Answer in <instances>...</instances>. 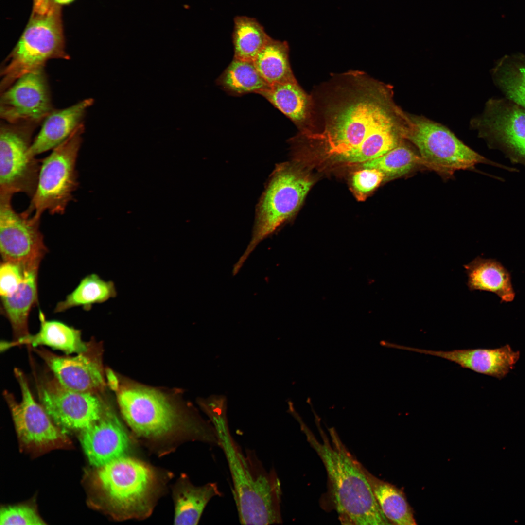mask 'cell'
<instances>
[{"label": "cell", "mask_w": 525, "mask_h": 525, "mask_svg": "<svg viewBox=\"0 0 525 525\" xmlns=\"http://www.w3.org/2000/svg\"><path fill=\"white\" fill-rule=\"evenodd\" d=\"M326 105L321 132L302 133L318 140L327 154L346 162L364 163L404 140L409 114L395 103L391 86L362 73H348Z\"/></svg>", "instance_id": "obj_1"}, {"label": "cell", "mask_w": 525, "mask_h": 525, "mask_svg": "<svg viewBox=\"0 0 525 525\" xmlns=\"http://www.w3.org/2000/svg\"><path fill=\"white\" fill-rule=\"evenodd\" d=\"M315 421L322 441H318L302 421L297 420L312 447L322 460L330 484L332 499L342 524L362 525L391 523L382 512L366 476L364 467L351 455L333 428L329 429L332 443Z\"/></svg>", "instance_id": "obj_2"}, {"label": "cell", "mask_w": 525, "mask_h": 525, "mask_svg": "<svg viewBox=\"0 0 525 525\" xmlns=\"http://www.w3.org/2000/svg\"><path fill=\"white\" fill-rule=\"evenodd\" d=\"M215 429L229 468L241 524L281 523V484L275 472L266 470L253 454H244L231 437L227 422Z\"/></svg>", "instance_id": "obj_3"}, {"label": "cell", "mask_w": 525, "mask_h": 525, "mask_svg": "<svg viewBox=\"0 0 525 525\" xmlns=\"http://www.w3.org/2000/svg\"><path fill=\"white\" fill-rule=\"evenodd\" d=\"M312 183L306 176L288 163L276 166L257 204L251 240L234 264V274L238 273L260 243L276 233L295 214Z\"/></svg>", "instance_id": "obj_4"}, {"label": "cell", "mask_w": 525, "mask_h": 525, "mask_svg": "<svg viewBox=\"0 0 525 525\" xmlns=\"http://www.w3.org/2000/svg\"><path fill=\"white\" fill-rule=\"evenodd\" d=\"M52 59L68 60L60 6L44 14H32L18 41L0 69V92L21 76L44 69Z\"/></svg>", "instance_id": "obj_5"}, {"label": "cell", "mask_w": 525, "mask_h": 525, "mask_svg": "<svg viewBox=\"0 0 525 525\" xmlns=\"http://www.w3.org/2000/svg\"><path fill=\"white\" fill-rule=\"evenodd\" d=\"M84 130L82 123L41 160L36 188L28 208L23 211L25 214L40 219L46 211L51 215L65 213L78 186L76 166Z\"/></svg>", "instance_id": "obj_6"}, {"label": "cell", "mask_w": 525, "mask_h": 525, "mask_svg": "<svg viewBox=\"0 0 525 525\" xmlns=\"http://www.w3.org/2000/svg\"><path fill=\"white\" fill-rule=\"evenodd\" d=\"M409 116L404 140L416 147L427 168L451 175L457 170L472 169L479 163L504 168L473 151L442 124L423 116Z\"/></svg>", "instance_id": "obj_7"}, {"label": "cell", "mask_w": 525, "mask_h": 525, "mask_svg": "<svg viewBox=\"0 0 525 525\" xmlns=\"http://www.w3.org/2000/svg\"><path fill=\"white\" fill-rule=\"evenodd\" d=\"M38 126L32 123L0 125V192H21L30 198L35 191L41 160L30 153Z\"/></svg>", "instance_id": "obj_8"}, {"label": "cell", "mask_w": 525, "mask_h": 525, "mask_svg": "<svg viewBox=\"0 0 525 525\" xmlns=\"http://www.w3.org/2000/svg\"><path fill=\"white\" fill-rule=\"evenodd\" d=\"M14 195L0 192V250L3 261L17 263L25 269L39 268L47 252L39 227L40 219L17 212Z\"/></svg>", "instance_id": "obj_9"}, {"label": "cell", "mask_w": 525, "mask_h": 525, "mask_svg": "<svg viewBox=\"0 0 525 525\" xmlns=\"http://www.w3.org/2000/svg\"><path fill=\"white\" fill-rule=\"evenodd\" d=\"M116 391L123 417L140 436L160 437L175 426L176 411L170 401L159 391L136 385L119 387Z\"/></svg>", "instance_id": "obj_10"}, {"label": "cell", "mask_w": 525, "mask_h": 525, "mask_svg": "<svg viewBox=\"0 0 525 525\" xmlns=\"http://www.w3.org/2000/svg\"><path fill=\"white\" fill-rule=\"evenodd\" d=\"M99 468V482L114 508L127 514L144 510L153 481L149 468L123 456Z\"/></svg>", "instance_id": "obj_11"}, {"label": "cell", "mask_w": 525, "mask_h": 525, "mask_svg": "<svg viewBox=\"0 0 525 525\" xmlns=\"http://www.w3.org/2000/svg\"><path fill=\"white\" fill-rule=\"evenodd\" d=\"M37 390L41 405L60 428L83 430L100 418L105 406L98 394L68 389L54 378L39 383Z\"/></svg>", "instance_id": "obj_12"}, {"label": "cell", "mask_w": 525, "mask_h": 525, "mask_svg": "<svg viewBox=\"0 0 525 525\" xmlns=\"http://www.w3.org/2000/svg\"><path fill=\"white\" fill-rule=\"evenodd\" d=\"M53 109L44 69L21 76L0 92V117L9 123L39 125Z\"/></svg>", "instance_id": "obj_13"}, {"label": "cell", "mask_w": 525, "mask_h": 525, "mask_svg": "<svg viewBox=\"0 0 525 525\" xmlns=\"http://www.w3.org/2000/svg\"><path fill=\"white\" fill-rule=\"evenodd\" d=\"M14 371L21 400L17 401L7 391H4V396L20 440L28 446L38 448L66 443L65 434L34 399L25 375L19 369L16 368Z\"/></svg>", "instance_id": "obj_14"}, {"label": "cell", "mask_w": 525, "mask_h": 525, "mask_svg": "<svg viewBox=\"0 0 525 525\" xmlns=\"http://www.w3.org/2000/svg\"><path fill=\"white\" fill-rule=\"evenodd\" d=\"M472 125L513 162L525 165V109L515 104L491 101Z\"/></svg>", "instance_id": "obj_15"}, {"label": "cell", "mask_w": 525, "mask_h": 525, "mask_svg": "<svg viewBox=\"0 0 525 525\" xmlns=\"http://www.w3.org/2000/svg\"><path fill=\"white\" fill-rule=\"evenodd\" d=\"M32 348L64 387L96 394L104 389L105 383L101 350L95 342H89L87 350L74 356L58 355L43 348Z\"/></svg>", "instance_id": "obj_16"}, {"label": "cell", "mask_w": 525, "mask_h": 525, "mask_svg": "<svg viewBox=\"0 0 525 525\" xmlns=\"http://www.w3.org/2000/svg\"><path fill=\"white\" fill-rule=\"evenodd\" d=\"M80 441L90 463L98 468L123 456L129 446L122 424L105 405L100 418L82 430Z\"/></svg>", "instance_id": "obj_17"}, {"label": "cell", "mask_w": 525, "mask_h": 525, "mask_svg": "<svg viewBox=\"0 0 525 525\" xmlns=\"http://www.w3.org/2000/svg\"><path fill=\"white\" fill-rule=\"evenodd\" d=\"M395 349L430 355L455 363L462 368L494 376L504 377L516 363L519 353L507 345L500 348L434 350L395 344Z\"/></svg>", "instance_id": "obj_18"}, {"label": "cell", "mask_w": 525, "mask_h": 525, "mask_svg": "<svg viewBox=\"0 0 525 525\" xmlns=\"http://www.w3.org/2000/svg\"><path fill=\"white\" fill-rule=\"evenodd\" d=\"M93 102V99L87 98L64 109H53L44 120L39 133L34 138L30 154L36 157L64 141L83 123L86 113Z\"/></svg>", "instance_id": "obj_19"}, {"label": "cell", "mask_w": 525, "mask_h": 525, "mask_svg": "<svg viewBox=\"0 0 525 525\" xmlns=\"http://www.w3.org/2000/svg\"><path fill=\"white\" fill-rule=\"evenodd\" d=\"M39 319L40 329L36 333H29L11 341L1 342L0 350L4 351L21 346H31V348L46 346L69 355L73 353L78 354L88 349L89 342L82 340L80 331L59 321L46 320L41 312Z\"/></svg>", "instance_id": "obj_20"}, {"label": "cell", "mask_w": 525, "mask_h": 525, "mask_svg": "<svg viewBox=\"0 0 525 525\" xmlns=\"http://www.w3.org/2000/svg\"><path fill=\"white\" fill-rule=\"evenodd\" d=\"M464 267L468 277L467 286L471 291L492 292L502 302L514 300L515 294L510 274L499 262L477 257Z\"/></svg>", "instance_id": "obj_21"}, {"label": "cell", "mask_w": 525, "mask_h": 525, "mask_svg": "<svg viewBox=\"0 0 525 525\" xmlns=\"http://www.w3.org/2000/svg\"><path fill=\"white\" fill-rule=\"evenodd\" d=\"M259 94L289 118L302 132L308 130L313 114V102L298 82L276 84Z\"/></svg>", "instance_id": "obj_22"}, {"label": "cell", "mask_w": 525, "mask_h": 525, "mask_svg": "<svg viewBox=\"0 0 525 525\" xmlns=\"http://www.w3.org/2000/svg\"><path fill=\"white\" fill-rule=\"evenodd\" d=\"M38 269H26L23 281L11 294L1 298L4 313L16 338L29 334L28 320L30 312L37 299Z\"/></svg>", "instance_id": "obj_23"}, {"label": "cell", "mask_w": 525, "mask_h": 525, "mask_svg": "<svg viewBox=\"0 0 525 525\" xmlns=\"http://www.w3.org/2000/svg\"><path fill=\"white\" fill-rule=\"evenodd\" d=\"M220 495L215 483L196 486L187 479L183 480L175 492L174 524L197 525L209 501Z\"/></svg>", "instance_id": "obj_24"}, {"label": "cell", "mask_w": 525, "mask_h": 525, "mask_svg": "<svg viewBox=\"0 0 525 525\" xmlns=\"http://www.w3.org/2000/svg\"><path fill=\"white\" fill-rule=\"evenodd\" d=\"M289 51L286 41L270 38L253 60L258 71L270 86L297 82L290 64Z\"/></svg>", "instance_id": "obj_25"}, {"label": "cell", "mask_w": 525, "mask_h": 525, "mask_svg": "<svg viewBox=\"0 0 525 525\" xmlns=\"http://www.w3.org/2000/svg\"><path fill=\"white\" fill-rule=\"evenodd\" d=\"M216 83L228 94L236 96L259 94L270 87L261 76L253 61L234 57L217 78Z\"/></svg>", "instance_id": "obj_26"}, {"label": "cell", "mask_w": 525, "mask_h": 525, "mask_svg": "<svg viewBox=\"0 0 525 525\" xmlns=\"http://www.w3.org/2000/svg\"><path fill=\"white\" fill-rule=\"evenodd\" d=\"M364 470L378 503L388 520L397 525H416L412 510L402 491L376 477L365 467Z\"/></svg>", "instance_id": "obj_27"}, {"label": "cell", "mask_w": 525, "mask_h": 525, "mask_svg": "<svg viewBox=\"0 0 525 525\" xmlns=\"http://www.w3.org/2000/svg\"><path fill=\"white\" fill-rule=\"evenodd\" d=\"M116 296L113 281H105L97 274H91L84 277L64 300L57 304L54 312H62L75 307L89 310L92 305L104 302Z\"/></svg>", "instance_id": "obj_28"}, {"label": "cell", "mask_w": 525, "mask_h": 525, "mask_svg": "<svg viewBox=\"0 0 525 525\" xmlns=\"http://www.w3.org/2000/svg\"><path fill=\"white\" fill-rule=\"evenodd\" d=\"M270 38L256 19L236 17L232 34L233 57L253 61Z\"/></svg>", "instance_id": "obj_29"}, {"label": "cell", "mask_w": 525, "mask_h": 525, "mask_svg": "<svg viewBox=\"0 0 525 525\" xmlns=\"http://www.w3.org/2000/svg\"><path fill=\"white\" fill-rule=\"evenodd\" d=\"M427 168L424 160L402 142L383 156L363 163L364 168H374L382 172L385 179L403 176L418 167Z\"/></svg>", "instance_id": "obj_30"}, {"label": "cell", "mask_w": 525, "mask_h": 525, "mask_svg": "<svg viewBox=\"0 0 525 525\" xmlns=\"http://www.w3.org/2000/svg\"><path fill=\"white\" fill-rule=\"evenodd\" d=\"M498 85L516 105L525 109V62L504 58L495 69Z\"/></svg>", "instance_id": "obj_31"}, {"label": "cell", "mask_w": 525, "mask_h": 525, "mask_svg": "<svg viewBox=\"0 0 525 525\" xmlns=\"http://www.w3.org/2000/svg\"><path fill=\"white\" fill-rule=\"evenodd\" d=\"M45 524L36 511L28 506H8L2 508L0 510V525H44Z\"/></svg>", "instance_id": "obj_32"}, {"label": "cell", "mask_w": 525, "mask_h": 525, "mask_svg": "<svg viewBox=\"0 0 525 525\" xmlns=\"http://www.w3.org/2000/svg\"><path fill=\"white\" fill-rule=\"evenodd\" d=\"M25 270L17 263L2 262L0 267L1 297L11 294L18 288L24 278Z\"/></svg>", "instance_id": "obj_33"}, {"label": "cell", "mask_w": 525, "mask_h": 525, "mask_svg": "<svg viewBox=\"0 0 525 525\" xmlns=\"http://www.w3.org/2000/svg\"><path fill=\"white\" fill-rule=\"evenodd\" d=\"M363 168L354 173L352 184L356 192L360 194H366L377 188L385 179V175L376 169Z\"/></svg>", "instance_id": "obj_34"}, {"label": "cell", "mask_w": 525, "mask_h": 525, "mask_svg": "<svg viewBox=\"0 0 525 525\" xmlns=\"http://www.w3.org/2000/svg\"><path fill=\"white\" fill-rule=\"evenodd\" d=\"M52 0H33L32 14H44L48 12L54 4Z\"/></svg>", "instance_id": "obj_35"}, {"label": "cell", "mask_w": 525, "mask_h": 525, "mask_svg": "<svg viewBox=\"0 0 525 525\" xmlns=\"http://www.w3.org/2000/svg\"><path fill=\"white\" fill-rule=\"evenodd\" d=\"M106 374L108 385L111 389L117 391L120 387L117 377L110 369L107 370Z\"/></svg>", "instance_id": "obj_36"}, {"label": "cell", "mask_w": 525, "mask_h": 525, "mask_svg": "<svg viewBox=\"0 0 525 525\" xmlns=\"http://www.w3.org/2000/svg\"><path fill=\"white\" fill-rule=\"evenodd\" d=\"M74 0H52L53 3L59 6L66 5L72 2Z\"/></svg>", "instance_id": "obj_37"}]
</instances>
